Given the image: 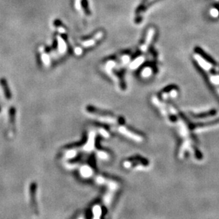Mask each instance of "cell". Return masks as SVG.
<instances>
[{
    "label": "cell",
    "mask_w": 219,
    "mask_h": 219,
    "mask_svg": "<svg viewBox=\"0 0 219 219\" xmlns=\"http://www.w3.org/2000/svg\"><path fill=\"white\" fill-rule=\"evenodd\" d=\"M155 34V29L154 28H150L147 31V34L145 35V38L144 40L141 45L139 47L140 51L142 52H145L148 49L150 45L152 43V39H153V37Z\"/></svg>",
    "instance_id": "obj_6"
},
{
    "label": "cell",
    "mask_w": 219,
    "mask_h": 219,
    "mask_svg": "<svg viewBox=\"0 0 219 219\" xmlns=\"http://www.w3.org/2000/svg\"><path fill=\"white\" fill-rule=\"evenodd\" d=\"M153 70L151 67L148 66V67H145L143 68V70H141L140 73V76L143 77V78H148V77H151L152 73H153Z\"/></svg>",
    "instance_id": "obj_10"
},
{
    "label": "cell",
    "mask_w": 219,
    "mask_h": 219,
    "mask_svg": "<svg viewBox=\"0 0 219 219\" xmlns=\"http://www.w3.org/2000/svg\"><path fill=\"white\" fill-rule=\"evenodd\" d=\"M179 94V89L175 85H170L165 87L160 91L159 99L162 101L167 100L168 99L176 98Z\"/></svg>",
    "instance_id": "obj_4"
},
{
    "label": "cell",
    "mask_w": 219,
    "mask_h": 219,
    "mask_svg": "<svg viewBox=\"0 0 219 219\" xmlns=\"http://www.w3.org/2000/svg\"><path fill=\"white\" fill-rule=\"evenodd\" d=\"M155 1H156V0H144L142 2V4L140 5L136 11V16L138 17L139 20L140 19L141 16H143V14L145 13L147 9Z\"/></svg>",
    "instance_id": "obj_8"
},
{
    "label": "cell",
    "mask_w": 219,
    "mask_h": 219,
    "mask_svg": "<svg viewBox=\"0 0 219 219\" xmlns=\"http://www.w3.org/2000/svg\"><path fill=\"white\" fill-rule=\"evenodd\" d=\"M118 131L124 136L129 138L137 143H142L144 140V136L139 133L134 131L130 128L125 126L124 124H121L118 127Z\"/></svg>",
    "instance_id": "obj_3"
},
{
    "label": "cell",
    "mask_w": 219,
    "mask_h": 219,
    "mask_svg": "<svg viewBox=\"0 0 219 219\" xmlns=\"http://www.w3.org/2000/svg\"><path fill=\"white\" fill-rule=\"evenodd\" d=\"M30 204L32 211L35 214H38V206L36 202V185L34 183H31L29 187Z\"/></svg>",
    "instance_id": "obj_5"
},
{
    "label": "cell",
    "mask_w": 219,
    "mask_h": 219,
    "mask_svg": "<svg viewBox=\"0 0 219 219\" xmlns=\"http://www.w3.org/2000/svg\"><path fill=\"white\" fill-rule=\"evenodd\" d=\"M144 60H145L144 57L143 56L137 57L134 60H133L131 63V64H130V68H131V69H136L137 68L139 67L140 65L143 64Z\"/></svg>",
    "instance_id": "obj_9"
},
{
    "label": "cell",
    "mask_w": 219,
    "mask_h": 219,
    "mask_svg": "<svg viewBox=\"0 0 219 219\" xmlns=\"http://www.w3.org/2000/svg\"><path fill=\"white\" fill-rule=\"evenodd\" d=\"M87 112L90 114L95 116L96 118H98L99 121L107 123H119V124H125V121L123 118L116 117L113 116L112 113H109L104 111L99 110L96 108L92 107H88L87 108Z\"/></svg>",
    "instance_id": "obj_1"
},
{
    "label": "cell",
    "mask_w": 219,
    "mask_h": 219,
    "mask_svg": "<svg viewBox=\"0 0 219 219\" xmlns=\"http://www.w3.org/2000/svg\"><path fill=\"white\" fill-rule=\"evenodd\" d=\"M123 166L126 169H145L150 166V162L145 157L135 155L125 160Z\"/></svg>",
    "instance_id": "obj_2"
},
{
    "label": "cell",
    "mask_w": 219,
    "mask_h": 219,
    "mask_svg": "<svg viewBox=\"0 0 219 219\" xmlns=\"http://www.w3.org/2000/svg\"><path fill=\"white\" fill-rule=\"evenodd\" d=\"M216 114H217V111H216V109H212L203 113H191V116H192L193 118L201 120V119H206L207 118L213 117V116H216Z\"/></svg>",
    "instance_id": "obj_7"
},
{
    "label": "cell",
    "mask_w": 219,
    "mask_h": 219,
    "mask_svg": "<svg viewBox=\"0 0 219 219\" xmlns=\"http://www.w3.org/2000/svg\"><path fill=\"white\" fill-rule=\"evenodd\" d=\"M9 117H10V119H9V125H10V126L11 127H14V113H11V115L9 114Z\"/></svg>",
    "instance_id": "obj_12"
},
{
    "label": "cell",
    "mask_w": 219,
    "mask_h": 219,
    "mask_svg": "<svg viewBox=\"0 0 219 219\" xmlns=\"http://www.w3.org/2000/svg\"><path fill=\"white\" fill-rule=\"evenodd\" d=\"M0 85H1L2 90H3L4 93L5 94V97L9 99L11 95H9V90H8L9 88H8L7 81L4 79H0Z\"/></svg>",
    "instance_id": "obj_11"
}]
</instances>
